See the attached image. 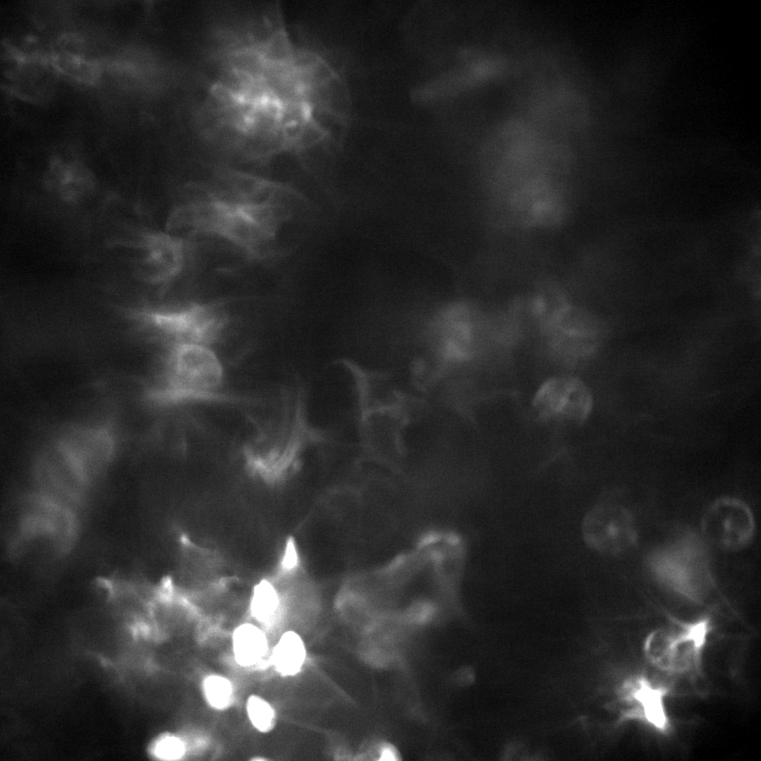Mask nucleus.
Masks as SVG:
<instances>
[{"label": "nucleus", "mask_w": 761, "mask_h": 761, "mask_svg": "<svg viewBox=\"0 0 761 761\" xmlns=\"http://www.w3.org/2000/svg\"><path fill=\"white\" fill-rule=\"evenodd\" d=\"M649 567L664 587L690 600L701 602L713 588L707 550L695 537L683 536L657 549Z\"/></svg>", "instance_id": "1"}, {"label": "nucleus", "mask_w": 761, "mask_h": 761, "mask_svg": "<svg viewBox=\"0 0 761 761\" xmlns=\"http://www.w3.org/2000/svg\"><path fill=\"white\" fill-rule=\"evenodd\" d=\"M711 625L707 618L689 622L673 621L667 627L652 631L646 638L644 650L655 667L678 674H698L702 652Z\"/></svg>", "instance_id": "2"}, {"label": "nucleus", "mask_w": 761, "mask_h": 761, "mask_svg": "<svg viewBox=\"0 0 761 761\" xmlns=\"http://www.w3.org/2000/svg\"><path fill=\"white\" fill-rule=\"evenodd\" d=\"M147 320L173 343L191 342L208 345L223 331L225 313L209 304L155 309L145 314Z\"/></svg>", "instance_id": "3"}, {"label": "nucleus", "mask_w": 761, "mask_h": 761, "mask_svg": "<svg viewBox=\"0 0 761 761\" xmlns=\"http://www.w3.org/2000/svg\"><path fill=\"white\" fill-rule=\"evenodd\" d=\"M223 379L222 364L206 345L173 343L166 358L161 385L200 392H217Z\"/></svg>", "instance_id": "4"}, {"label": "nucleus", "mask_w": 761, "mask_h": 761, "mask_svg": "<svg viewBox=\"0 0 761 761\" xmlns=\"http://www.w3.org/2000/svg\"><path fill=\"white\" fill-rule=\"evenodd\" d=\"M701 531L706 540L727 550H740L752 540L755 523L750 508L735 497H721L704 512Z\"/></svg>", "instance_id": "5"}, {"label": "nucleus", "mask_w": 761, "mask_h": 761, "mask_svg": "<svg viewBox=\"0 0 761 761\" xmlns=\"http://www.w3.org/2000/svg\"><path fill=\"white\" fill-rule=\"evenodd\" d=\"M533 407L543 420L581 423L591 412L593 397L580 379L559 376L542 384L534 396Z\"/></svg>", "instance_id": "6"}, {"label": "nucleus", "mask_w": 761, "mask_h": 761, "mask_svg": "<svg viewBox=\"0 0 761 761\" xmlns=\"http://www.w3.org/2000/svg\"><path fill=\"white\" fill-rule=\"evenodd\" d=\"M582 531L590 547L611 555L629 551L638 539L631 514L616 505L603 504L592 508L583 519Z\"/></svg>", "instance_id": "7"}, {"label": "nucleus", "mask_w": 761, "mask_h": 761, "mask_svg": "<svg viewBox=\"0 0 761 761\" xmlns=\"http://www.w3.org/2000/svg\"><path fill=\"white\" fill-rule=\"evenodd\" d=\"M143 246L146 253L143 265L150 281L167 284L184 268L186 248L180 236L169 232L149 234Z\"/></svg>", "instance_id": "8"}, {"label": "nucleus", "mask_w": 761, "mask_h": 761, "mask_svg": "<svg viewBox=\"0 0 761 761\" xmlns=\"http://www.w3.org/2000/svg\"><path fill=\"white\" fill-rule=\"evenodd\" d=\"M85 481L102 469L112 452V441L101 430H75L60 441Z\"/></svg>", "instance_id": "9"}, {"label": "nucleus", "mask_w": 761, "mask_h": 761, "mask_svg": "<svg viewBox=\"0 0 761 761\" xmlns=\"http://www.w3.org/2000/svg\"><path fill=\"white\" fill-rule=\"evenodd\" d=\"M667 691L665 687L654 685L645 677L626 682L622 688V696L633 707L623 713L622 719H638L659 731H666L669 719L664 700Z\"/></svg>", "instance_id": "10"}, {"label": "nucleus", "mask_w": 761, "mask_h": 761, "mask_svg": "<svg viewBox=\"0 0 761 761\" xmlns=\"http://www.w3.org/2000/svg\"><path fill=\"white\" fill-rule=\"evenodd\" d=\"M233 645L237 662L247 667L254 664L264 655L267 641L264 632L258 627L244 624L234 631Z\"/></svg>", "instance_id": "11"}, {"label": "nucleus", "mask_w": 761, "mask_h": 761, "mask_svg": "<svg viewBox=\"0 0 761 761\" xmlns=\"http://www.w3.org/2000/svg\"><path fill=\"white\" fill-rule=\"evenodd\" d=\"M306 657L304 643L293 631L285 633L275 646L272 660L276 670L283 675H294L302 667Z\"/></svg>", "instance_id": "12"}, {"label": "nucleus", "mask_w": 761, "mask_h": 761, "mask_svg": "<svg viewBox=\"0 0 761 761\" xmlns=\"http://www.w3.org/2000/svg\"><path fill=\"white\" fill-rule=\"evenodd\" d=\"M148 396L154 402L166 406L197 402H225L232 400L229 396L218 392L193 391L165 385L151 389Z\"/></svg>", "instance_id": "13"}, {"label": "nucleus", "mask_w": 761, "mask_h": 761, "mask_svg": "<svg viewBox=\"0 0 761 761\" xmlns=\"http://www.w3.org/2000/svg\"><path fill=\"white\" fill-rule=\"evenodd\" d=\"M52 186L66 199H76L88 188L87 174L75 168H64L51 172Z\"/></svg>", "instance_id": "14"}, {"label": "nucleus", "mask_w": 761, "mask_h": 761, "mask_svg": "<svg viewBox=\"0 0 761 761\" xmlns=\"http://www.w3.org/2000/svg\"><path fill=\"white\" fill-rule=\"evenodd\" d=\"M278 607V597L273 586L262 581L255 586L251 601V612L260 621H268Z\"/></svg>", "instance_id": "15"}, {"label": "nucleus", "mask_w": 761, "mask_h": 761, "mask_svg": "<svg viewBox=\"0 0 761 761\" xmlns=\"http://www.w3.org/2000/svg\"><path fill=\"white\" fill-rule=\"evenodd\" d=\"M203 691L207 702L214 708L223 710L231 702L233 689L230 682L221 676L211 675L203 682Z\"/></svg>", "instance_id": "16"}, {"label": "nucleus", "mask_w": 761, "mask_h": 761, "mask_svg": "<svg viewBox=\"0 0 761 761\" xmlns=\"http://www.w3.org/2000/svg\"><path fill=\"white\" fill-rule=\"evenodd\" d=\"M247 714L253 726L259 731H270L274 724L275 713L271 706L259 696L252 695L247 703Z\"/></svg>", "instance_id": "17"}, {"label": "nucleus", "mask_w": 761, "mask_h": 761, "mask_svg": "<svg viewBox=\"0 0 761 761\" xmlns=\"http://www.w3.org/2000/svg\"><path fill=\"white\" fill-rule=\"evenodd\" d=\"M185 753L183 742L178 737L166 735L157 738L151 746V753L160 760H175Z\"/></svg>", "instance_id": "18"}, {"label": "nucleus", "mask_w": 761, "mask_h": 761, "mask_svg": "<svg viewBox=\"0 0 761 761\" xmlns=\"http://www.w3.org/2000/svg\"><path fill=\"white\" fill-rule=\"evenodd\" d=\"M297 562V556L294 544L290 542L286 549L283 564L286 569H292L296 565Z\"/></svg>", "instance_id": "19"}, {"label": "nucleus", "mask_w": 761, "mask_h": 761, "mask_svg": "<svg viewBox=\"0 0 761 761\" xmlns=\"http://www.w3.org/2000/svg\"><path fill=\"white\" fill-rule=\"evenodd\" d=\"M400 756L394 747L385 745L380 751V760H397Z\"/></svg>", "instance_id": "20"}]
</instances>
